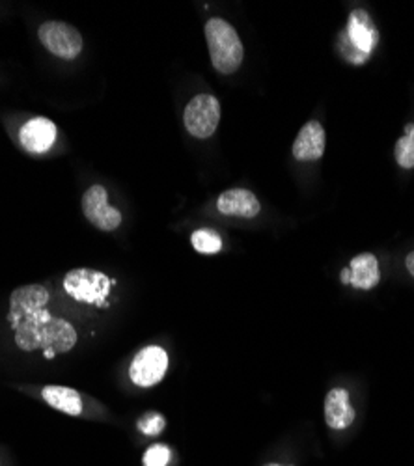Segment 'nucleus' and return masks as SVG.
<instances>
[{
  "instance_id": "nucleus-9",
  "label": "nucleus",
  "mask_w": 414,
  "mask_h": 466,
  "mask_svg": "<svg viewBox=\"0 0 414 466\" xmlns=\"http://www.w3.org/2000/svg\"><path fill=\"white\" fill-rule=\"evenodd\" d=\"M325 129L319 122H308L293 142V157L297 161H318L325 151Z\"/></svg>"
},
{
  "instance_id": "nucleus-21",
  "label": "nucleus",
  "mask_w": 414,
  "mask_h": 466,
  "mask_svg": "<svg viewBox=\"0 0 414 466\" xmlns=\"http://www.w3.org/2000/svg\"><path fill=\"white\" fill-rule=\"evenodd\" d=\"M405 137H409V138L414 140V126H407V127H405Z\"/></svg>"
},
{
  "instance_id": "nucleus-22",
  "label": "nucleus",
  "mask_w": 414,
  "mask_h": 466,
  "mask_svg": "<svg viewBox=\"0 0 414 466\" xmlns=\"http://www.w3.org/2000/svg\"><path fill=\"white\" fill-rule=\"evenodd\" d=\"M266 466H282V464H275V462H271V464H266Z\"/></svg>"
},
{
  "instance_id": "nucleus-14",
  "label": "nucleus",
  "mask_w": 414,
  "mask_h": 466,
  "mask_svg": "<svg viewBox=\"0 0 414 466\" xmlns=\"http://www.w3.org/2000/svg\"><path fill=\"white\" fill-rule=\"evenodd\" d=\"M42 398L47 401L49 407H53L55 410L66 412L69 416H79L83 414V400L81 394L73 388L67 386H45L42 390Z\"/></svg>"
},
{
  "instance_id": "nucleus-5",
  "label": "nucleus",
  "mask_w": 414,
  "mask_h": 466,
  "mask_svg": "<svg viewBox=\"0 0 414 466\" xmlns=\"http://www.w3.org/2000/svg\"><path fill=\"white\" fill-rule=\"evenodd\" d=\"M44 47L58 58L73 60L83 51V35L77 28H73L62 21H47L37 30Z\"/></svg>"
},
{
  "instance_id": "nucleus-4",
  "label": "nucleus",
  "mask_w": 414,
  "mask_h": 466,
  "mask_svg": "<svg viewBox=\"0 0 414 466\" xmlns=\"http://www.w3.org/2000/svg\"><path fill=\"white\" fill-rule=\"evenodd\" d=\"M183 122L195 138H209L220 122V103L215 96L200 94L193 97L185 108Z\"/></svg>"
},
{
  "instance_id": "nucleus-7",
  "label": "nucleus",
  "mask_w": 414,
  "mask_h": 466,
  "mask_svg": "<svg viewBox=\"0 0 414 466\" xmlns=\"http://www.w3.org/2000/svg\"><path fill=\"white\" fill-rule=\"evenodd\" d=\"M83 213L88 222L103 231H112L122 224V213L108 206V194L103 185H94L85 192Z\"/></svg>"
},
{
  "instance_id": "nucleus-12",
  "label": "nucleus",
  "mask_w": 414,
  "mask_h": 466,
  "mask_svg": "<svg viewBox=\"0 0 414 466\" xmlns=\"http://www.w3.org/2000/svg\"><path fill=\"white\" fill-rule=\"evenodd\" d=\"M348 32H349V40L353 44V47L357 51H360V55L368 56L373 47L378 46L379 34L375 30L371 19L368 17V14L364 10H355L349 17V25H348Z\"/></svg>"
},
{
  "instance_id": "nucleus-13",
  "label": "nucleus",
  "mask_w": 414,
  "mask_h": 466,
  "mask_svg": "<svg viewBox=\"0 0 414 466\" xmlns=\"http://www.w3.org/2000/svg\"><path fill=\"white\" fill-rule=\"evenodd\" d=\"M351 270V282L349 286L357 289H371L379 284L381 280V270H379V261L373 254H360L351 259L349 265Z\"/></svg>"
},
{
  "instance_id": "nucleus-20",
  "label": "nucleus",
  "mask_w": 414,
  "mask_h": 466,
  "mask_svg": "<svg viewBox=\"0 0 414 466\" xmlns=\"http://www.w3.org/2000/svg\"><path fill=\"white\" fill-rule=\"evenodd\" d=\"M340 279H342V282H344V284H349V282H351V270H349V268H344Z\"/></svg>"
},
{
  "instance_id": "nucleus-18",
  "label": "nucleus",
  "mask_w": 414,
  "mask_h": 466,
  "mask_svg": "<svg viewBox=\"0 0 414 466\" xmlns=\"http://www.w3.org/2000/svg\"><path fill=\"white\" fill-rule=\"evenodd\" d=\"M144 466H167L170 462V448L165 444L149 446L142 459Z\"/></svg>"
},
{
  "instance_id": "nucleus-1",
  "label": "nucleus",
  "mask_w": 414,
  "mask_h": 466,
  "mask_svg": "<svg viewBox=\"0 0 414 466\" xmlns=\"http://www.w3.org/2000/svg\"><path fill=\"white\" fill-rule=\"evenodd\" d=\"M49 291L40 284H28L10 295L8 323L21 351H44L45 359L69 353L77 343V330L47 309Z\"/></svg>"
},
{
  "instance_id": "nucleus-10",
  "label": "nucleus",
  "mask_w": 414,
  "mask_h": 466,
  "mask_svg": "<svg viewBox=\"0 0 414 466\" xmlns=\"http://www.w3.org/2000/svg\"><path fill=\"white\" fill-rule=\"evenodd\" d=\"M325 421L330 430L342 431L355 421V409L349 401V394L344 388H334L325 400Z\"/></svg>"
},
{
  "instance_id": "nucleus-15",
  "label": "nucleus",
  "mask_w": 414,
  "mask_h": 466,
  "mask_svg": "<svg viewBox=\"0 0 414 466\" xmlns=\"http://www.w3.org/2000/svg\"><path fill=\"white\" fill-rule=\"evenodd\" d=\"M191 243L195 250L202 254H217L222 248V241L218 238V233L213 229H198L193 233Z\"/></svg>"
},
{
  "instance_id": "nucleus-6",
  "label": "nucleus",
  "mask_w": 414,
  "mask_h": 466,
  "mask_svg": "<svg viewBox=\"0 0 414 466\" xmlns=\"http://www.w3.org/2000/svg\"><path fill=\"white\" fill-rule=\"evenodd\" d=\"M168 370V355L163 347L149 345L136 353L129 366L131 380L140 388H149L163 380Z\"/></svg>"
},
{
  "instance_id": "nucleus-3",
  "label": "nucleus",
  "mask_w": 414,
  "mask_h": 466,
  "mask_svg": "<svg viewBox=\"0 0 414 466\" xmlns=\"http://www.w3.org/2000/svg\"><path fill=\"white\" fill-rule=\"evenodd\" d=\"M116 280H110L105 273L94 268H73L64 279V289L69 297L79 302L106 306L110 286Z\"/></svg>"
},
{
  "instance_id": "nucleus-17",
  "label": "nucleus",
  "mask_w": 414,
  "mask_h": 466,
  "mask_svg": "<svg viewBox=\"0 0 414 466\" xmlns=\"http://www.w3.org/2000/svg\"><path fill=\"white\" fill-rule=\"evenodd\" d=\"M394 155H396V161L401 168H405V170L414 168V140L409 137H401L396 142Z\"/></svg>"
},
{
  "instance_id": "nucleus-19",
  "label": "nucleus",
  "mask_w": 414,
  "mask_h": 466,
  "mask_svg": "<svg viewBox=\"0 0 414 466\" xmlns=\"http://www.w3.org/2000/svg\"><path fill=\"white\" fill-rule=\"evenodd\" d=\"M405 265H407L409 275L414 279V252H410V254L407 256V259H405Z\"/></svg>"
},
{
  "instance_id": "nucleus-2",
  "label": "nucleus",
  "mask_w": 414,
  "mask_h": 466,
  "mask_svg": "<svg viewBox=\"0 0 414 466\" xmlns=\"http://www.w3.org/2000/svg\"><path fill=\"white\" fill-rule=\"evenodd\" d=\"M206 40L213 67L222 75H232L243 64V44L236 28L218 17L206 23Z\"/></svg>"
},
{
  "instance_id": "nucleus-8",
  "label": "nucleus",
  "mask_w": 414,
  "mask_h": 466,
  "mask_svg": "<svg viewBox=\"0 0 414 466\" xmlns=\"http://www.w3.org/2000/svg\"><path fill=\"white\" fill-rule=\"evenodd\" d=\"M56 140V126L47 118H32L19 131L21 146L30 153H45Z\"/></svg>"
},
{
  "instance_id": "nucleus-16",
  "label": "nucleus",
  "mask_w": 414,
  "mask_h": 466,
  "mask_svg": "<svg viewBox=\"0 0 414 466\" xmlns=\"http://www.w3.org/2000/svg\"><path fill=\"white\" fill-rule=\"evenodd\" d=\"M165 425H167L165 416L159 414V412H147V414H144V416L138 420V423H136L138 431H140L142 435H147V437H157V435H161V433L165 431Z\"/></svg>"
},
{
  "instance_id": "nucleus-11",
  "label": "nucleus",
  "mask_w": 414,
  "mask_h": 466,
  "mask_svg": "<svg viewBox=\"0 0 414 466\" xmlns=\"http://www.w3.org/2000/svg\"><path fill=\"white\" fill-rule=\"evenodd\" d=\"M217 209L228 217H243L254 218L259 213V202L254 192L247 188H230L222 192L217 200Z\"/></svg>"
}]
</instances>
